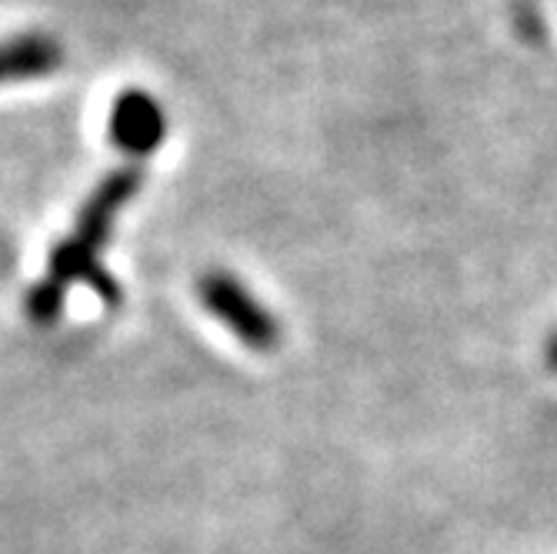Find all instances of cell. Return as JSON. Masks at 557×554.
Wrapping results in <instances>:
<instances>
[{
	"label": "cell",
	"mask_w": 557,
	"mask_h": 554,
	"mask_svg": "<svg viewBox=\"0 0 557 554\" xmlns=\"http://www.w3.org/2000/svg\"><path fill=\"white\" fill-rule=\"evenodd\" d=\"M64 297H67V287L58 284L54 278H44L30 287L27 294V315L34 324H54L61 315H64Z\"/></svg>",
	"instance_id": "obj_5"
},
{
	"label": "cell",
	"mask_w": 557,
	"mask_h": 554,
	"mask_svg": "<svg viewBox=\"0 0 557 554\" xmlns=\"http://www.w3.org/2000/svg\"><path fill=\"white\" fill-rule=\"evenodd\" d=\"M64 64V47L54 34H14L0 40V87L4 84H24L58 74Z\"/></svg>",
	"instance_id": "obj_4"
},
{
	"label": "cell",
	"mask_w": 557,
	"mask_h": 554,
	"mask_svg": "<svg viewBox=\"0 0 557 554\" xmlns=\"http://www.w3.org/2000/svg\"><path fill=\"white\" fill-rule=\"evenodd\" d=\"M168 118L154 94L140 87H127L117 94L111 108V140L127 158H147L164 144Z\"/></svg>",
	"instance_id": "obj_3"
},
{
	"label": "cell",
	"mask_w": 557,
	"mask_h": 554,
	"mask_svg": "<svg viewBox=\"0 0 557 554\" xmlns=\"http://www.w3.org/2000/svg\"><path fill=\"white\" fill-rule=\"evenodd\" d=\"M197 297L208 308V315H214L240 344L255 350H274L281 344L277 318L234 274L208 271L197 281Z\"/></svg>",
	"instance_id": "obj_2"
},
{
	"label": "cell",
	"mask_w": 557,
	"mask_h": 554,
	"mask_svg": "<svg viewBox=\"0 0 557 554\" xmlns=\"http://www.w3.org/2000/svg\"><path fill=\"white\" fill-rule=\"evenodd\" d=\"M144 184V168L140 164H127L111 171L104 181H100L90 197L84 200V208L77 214L74 234L64 237L54 250H50V271L47 278H54L58 284H87L94 287V294L104 300V305L117 308L121 305V284L114 281V274L100 264V250H104L114 218L131 205L134 194Z\"/></svg>",
	"instance_id": "obj_1"
},
{
	"label": "cell",
	"mask_w": 557,
	"mask_h": 554,
	"mask_svg": "<svg viewBox=\"0 0 557 554\" xmlns=\"http://www.w3.org/2000/svg\"><path fill=\"white\" fill-rule=\"evenodd\" d=\"M547 368H550V371H557V337L547 344Z\"/></svg>",
	"instance_id": "obj_6"
}]
</instances>
